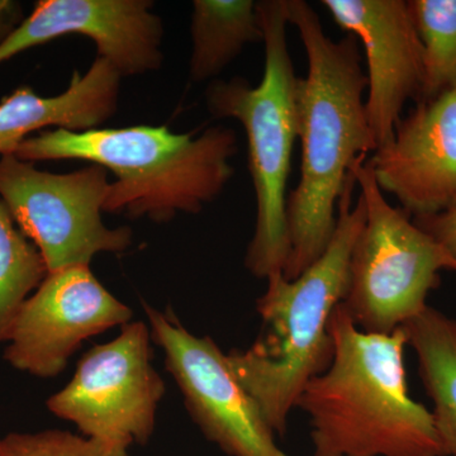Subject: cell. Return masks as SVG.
Instances as JSON below:
<instances>
[{
    "instance_id": "cell-15",
    "label": "cell",
    "mask_w": 456,
    "mask_h": 456,
    "mask_svg": "<svg viewBox=\"0 0 456 456\" xmlns=\"http://www.w3.org/2000/svg\"><path fill=\"white\" fill-rule=\"evenodd\" d=\"M403 329L432 401L431 413L444 455L456 456V318L428 305Z\"/></svg>"
},
{
    "instance_id": "cell-7",
    "label": "cell",
    "mask_w": 456,
    "mask_h": 456,
    "mask_svg": "<svg viewBox=\"0 0 456 456\" xmlns=\"http://www.w3.org/2000/svg\"><path fill=\"white\" fill-rule=\"evenodd\" d=\"M110 185L108 171L99 165L53 174L16 155L0 156V200L49 273L90 265L97 254L130 248V227L110 228L102 220Z\"/></svg>"
},
{
    "instance_id": "cell-10",
    "label": "cell",
    "mask_w": 456,
    "mask_h": 456,
    "mask_svg": "<svg viewBox=\"0 0 456 456\" xmlns=\"http://www.w3.org/2000/svg\"><path fill=\"white\" fill-rule=\"evenodd\" d=\"M134 312L108 292L90 265L49 273L18 314L4 358L17 370L53 378L93 336L131 322Z\"/></svg>"
},
{
    "instance_id": "cell-19",
    "label": "cell",
    "mask_w": 456,
    "mask_h": 456,
    "mask_svg": "<svg viewBox=\"0 0 456 456\" xmlns=\"http://www.w3.org/2000/svg\"><path fill=\"white\" fill-rule=\"evenodd\" d=\"M0 456H103L97 443L61 430L8 434L0 439Z\"/></svg>"
},
{
    "instance_id": "cell-1",
    "label": "cell",
    "mask_w": 456,
    "mask_h": 456,
    "mask_svg": "<svg viewBox=\"0 0 456 456\" xmlns=\"http://www.w3.org/2000/svg\"><path fill=\"white\" fill-rule=\"evenodd\" d=\"M285 11L308 62L298 84L301 175L287 198L289 255L283 275L293 281L325 253L351 167L377 145L365 110L368 79L358 38L349 33L330 38L305 0H285Z\"/></svg>"
},
{
    "instance_id": "cell-13",
    "label": "cell",
    "mask_w": 456,
    "mask_h": 456,
    "mask_svg": "<svg viewBox=\"0 0 456 456\" xmlns=\"http://www.w3.org/2000/svg\"><path fill=\"white\" fill-rule=\"evenodd\" d=\"M378 187L412 218L456 207V86L419 102L367 159Z\"/></svg>"
},
{
    "instance_id": "cell-16",
    "label": "cell",
    "mask_w": 456,
    "mask_h": 456,
    "mask_svg": "<svg viewBox=\"0 0 456 456\" xmlns=\"http://www.w3.org/2000/svg\"><path fill=\"white\" fill-rule=\"evenodd\" d=\"M191 7L189 77L193 82L216 79L248 45L263 42L254 0H194Z\"/></svg>"
},
{
    "instance_id": "cell-6",
    "label": "cell",
    "mask_w": 456,
    "mask_h": 456,
    "mask_svg": "<svg viewBox=\"0 0 456 456\" xmlns=\"http://www.w3.org/2000/svg\"><path fill=\"white\" fill-rule=\"evenodd\" d=\"M351 173L365 204V222L350 257L341 303L353 322L370 334H392L428 307L443 270L456 272L445 248L392 206L362 156Z\"/></svg>"
},
{
    "instance_id": "cell-12",
    "label": "cell",
    "mask_w": 456,
    "mask_h": 456,
    "mask_svg": "<svg viewBox=\"0 0 456 456\" xmlns=\"http://www.w3.org/2000/svg\"><path fill=\"white\" fill-rule=\"evenodd\" d=\"M321 4L364 47L365 110L378 149L392 139L408 102L421 98L422 45L410 8L404 0H322Z\"/></svg>"
},
{
    "instance_id": "cell-21",
    "label": "cell",
    "mask_w": 456,
    "mask_h": 456,
    "mask_svg": "<svg viewBox=\"0 0 456 456\" xmlns=\"http://www.w3.org/2000/svg\"><path fill=\"white\" fill-rule=\"evenodd\" d=\"M20 5L8 0H0V42L16 28Z\"/></svg>"
},
{
    "instance_id": "cell-8",
    "label": "cell",
    "mask_w": 456,
    "mask_h": 456,
    "mask_svg": "<svg viewBox=\"0 0 456 456\" xmlns=\"http://www.w3.org/2000/svg\"><path fill=\"white\" fill-rule=\"evenodd\" d=\"M150 340L145 322L127 323L114 340L89 350L70 382L47 399L50 412L73 422L103 456H128L154 434L165 384Z\"/></svg>"
},
{
    "instance_id": "cell-20",
    "label": "cell",
    "mask_w": 456,
    "mask_h": 456,
    "mask_svg": "<svg viewBox=\"0 0 456 456\" xmlns=\"http://www.w3.org/2000/svg\"><path fill=\"white\" fill-rule=\"evenodd\" d=\"M413 222L456 261V207L440 215L413 218Z\"/></svg>"
},
{
    "instance_id": "cell-2",
    "label": "cell",
    "mask_w": 456,
    "mask_h": 456,
    "mask_svg": "<svg viewBox=\"0 0 456 456\" xmlns=\"http://www.w3.org/2000/svg\"><path fill=\"white\" fill-rule=\"evenodd\" d=\"M334 354L297 407L310 419L314 456H445L434 417L408 391L403 327L362 331L338 305L330 322Z\"/></svg>"
},
{
    "instance_id": "cell-11",
    "label": "cell",
    "mask_w": 456,
    "mask_h": 456,
    "mask_svg": "<svg viewBox=\"0 0 456 456\" xmlns=\"http://www.w3.org/2000/svg\"><path fill=\"white\" fill-rule=\"evenodd\" d=\"M150 0H40L31 16L0 42V64L64 36L94 42L122 77L163 65L164 25Z\"/></svg>"
},
{
    "instance_id": "cell-4",
    "label": "cell",
    "mask_w": 456,
    "mask_h": 456,
    "mask_svg": "<svg viewBox=\"0 0 456 456\" xmlns=\"http://www.w3.org/2000/svg\"><path fill=\"white\" fill-rule=\"evenodd\" d=\"M236 132L211 127L200 136L167 126H128L74 132L42 131L16 152L25 161L82 160L112 171L104 212L155 222L198 213L213 202L235 169Z\"/></svg>"
},
{
    "instance_id": "cell-17",
    "label": "cell",
    "mask_w": 456,
    "mask_h": 456,
    "mask_svg": "<svg viewBox=\"0 0 456 456\" xmlns=\"http://www.w3.org/2000/svg\"><path fill=\"white\" fill-rule=\"evenodd\" d=\"M47 274L40 251L0 200V342H8L23 303Z\"/></svg>"
},
{
    "instance_id": "cell-9",
    "label": "cell",
    "mask_w": 456,
    "mask_h": 456,
    "mask_svg": "<svg viewBox=\"0 0 456 456\" xmlns=\"http://www.w3.org/2000/svg\"><path fill=\"white\" fill-rule=\"evenodd\" d=\"M145 312L151 338L204 436L228 456H287L215 340L191 334L171 311L145 305Z\"/></svg>"
},
{
    "instance_id": "cell-3",
    "label": "cell",
    "mask_w": 456,
    "mask_h": 456,
    "mask_svg": "<svg viewBox=\"0 0 456 456\" xmlns=\"http://www.w3.org/2000/svg\"><path fill=\"white\" fill-rule=\"evenodd\" d=\"M355 187L351 175L338 200L334 235L320 259L293 281L283 273L266 279V292L257 299L266 334L248 349L227 354L237 380L281 436L305 387L331 362L330 322L346 297L351 253L365 222L362 196L353 202Z\"/></svg>"
},
{
    "instance_id": "cell-5",
    "label": "cell",
    "mask_w": 456,
    "mask_h": 456,
    "mask_svg": "<svg viewBox=\"0 0 456 456\" xmlns=\"http://www.w3.org/2000/svg\"><path fill=\"white\" fill-rule=\"evenodd\" d=\"M263 28L264 73L257 86L242 77L213 80L207 110L236 119L248 140V170L256 198V224L245 266L254 277L283 273L289 255L287 188L298 140V84L289 47L285 0L257 2Z\"/></svg>"
},
{
    "instance_id": "cell-18",
    "label": "cell",
    "mask_w": 456,
    "mask_h": 456,
    "mask_svg": "<svg viewBox=\"0 0 456 456\" xmlns=\"http://www.w3.org/2000/svg\"><path fill=\"white\" fill-rule=\"evenodd\" d=\"M407 4L422 45L419 102L431 101L456 86V0H408Z\"/></svg>"
},
{
    "instance_id": "cell-14",
    "label": "cell",
    "mask_w": 456,
    "mask_h": 456,
    "mask_svg": "<svg viewBox=\"0 0 456 456\" xmlns=\"http://www.w3.org/2000/svg\"><path fill=\"white\" fill-rule=\"evenodd\" d=\"M121 74L98 57L84 74L75 70L61 94L44 97L23 86L0 102V156L13 155L33 132L46 127L83 132L101 127L118 107Z\"/></svg>"
}]
</instances>
